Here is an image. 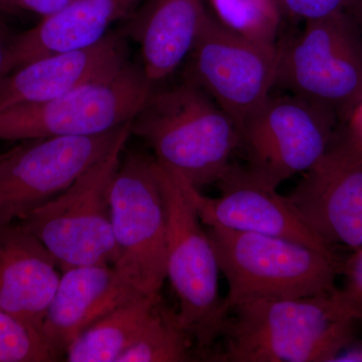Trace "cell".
Instances as JSON below:
<instances>
[{"label":"cell","instance_id":"11","mask_svg":"<svg viewBox=\"0 0 362 362\" xmlns=\"http://www.w3.org/2000/svg\"><path fill=\"white\" fill-rule=\"evenodd\" d=\"M131 122L102 134L45 138L18 145L0 169V226L23 220L63 194L132 135Z\"/></svg>","mask_w":362,"mask_h":362},{"label":"cell","instance_id":"10","mask_svg":"<svg viewBox=\"0 0 362 362\" xmlns=\"http://www.w3.org/2000/svg\"><path fill=\"white\" fill-rule=\"evenodd\" d=\"M187 59L185 80L204 90L239 129L276 87L279 44L246 39L209 9Z\"/></svg>","mask_w":362,"mask_h":362},{"label":"cell","instance_id":"23","mask_svg":"<svg viewBox=\"0 0 362 362\" xmlns=\"http://www.w3.org/2000/svg\"><path fill=\"white\" fill-rule=\"evenodd\" d=\"M343 283L332 294L338 308L349 319L362 322V247L342 262Z\"/></svg>","mask_w":362,"mask_h":362},{"label":"cell","instance_id":"8","mask_svg":"<svg viewBox=\"0 0 362 362\" xmlns=\"http://www.w3.org/2000/svg\"><path fill=\"white\" fill-rule=\"evenodd\" d=\"M129 138L18 223L45 245L62 270L115 262L110 187Z\"/></svg>","mask_w":362,"mask_h":362},{"label":"cell","instance_id":"28","mask_svg":"<svg viewBox=\"0 0 362 362\" xmlns=\"http://www.w3.org/2000/svg\"><path fill=\"white\" fill-rule=\"evenodd\" d=\"M16 147H14V148L8 150V151L4 152V153L0 154V169L4 168V165H6V162L9 160V159L11 158V156H13L14 152L16 151Z\"/></svg>","mask_w":362,"mask_h":362},{"label":"cell","instance_id":"27","mask_svg":"<svg viewBox=\"0 0 362 362\" xmlns=\"http://www.w3.org/2000/svg\"><path fill=\"white\" fill-rule=\"evenodd\" d=\"M347 13L350 14L362 33V0H350Z\"/></svg>","mask_w":362,"mask_h":362},{"label":"cell","instance_id":"9","mask_svg":"<svg viewBox=\"0 0 362 362\" xmlns=\"http://www.w3.org/2000/svg\"><path fill=\"white\" fill-rule=\"evenodd\" d=\"M342 124L334 112L306 98L271 95L240 125L247 168L278 187L310 169L329 148Z\"/></svg>","mask_w":362,"mask_h":362},{"label":"cell","instance_id":"4","mask_svg":"<svg viewBox=\"0 0 362 362\" xmlns=\"http://www.w3.org/2000/svg\"><path fill=\"white\" fill-rule=\"evenodd\" d=\"M157 166L166 211V279L177 296L178 320L197 347L206 349L221 338L226 319L220 265L180 181L158 162Z\"/></svg>","mask_w":362,"mask_h":362},{"label":"cell","instance_id":"15","mask_svg":"<svg viewBox=\"0 0 362 362\" xmlns=\"http://www.w3.org/2000/svg\"><path fill=\"white\" fill-rule=\"evenodd\" d=\"M136 298L119 280L111 264L73 267L59 279L40 335L61 358L90 324Z\"/></svg>","mask_w":362,"mask_h":362},{"label":"cell","instance_id":"30","mask_svg":"<svg viewBox=\"0 0 362 362\" xmlns=\"http://www.w3.org/2000/svg\"><path fill=\"white\" fill-rule=\"evenodd\" d=\"M0 9H1V8H0Z\"/></svg>","mask_w":362,"mask_h":362},{"label":"cell","instance_id":"22","mask_svg":"<svg viewBox=\"0 0 362 362\" xmlns=\"http://www.w3.org/2000/svg\"><path fill=\"white\" fill-rule=\"evenodd\" d=\"M57 361L37 330L0 309V362Z\"/></svg>","mask_w":362,"mask_h":362},{"label":"cell","instance_id":"16","mask_svg":"<svg viewBox=\"0 0 362 362\" xmlns=\"http://www.w3.org/2000/svg\"><path fill=\"white\" fill-rule=\"evenodd\" d=\"M57 267L49 250L20 223L0 226V309L40 334L61 279Z\"/></svg>","mask_w":362,"mask_h":362},{"label":"cell","instance_id":"20","mask_svg":"<svg viewBox=\"0 0 362 362\" xmlns=\"http://www.w3.org/2000/svg\"><path fill=\"white\" fill-rule=\"evenodd\" d=\"M192 337L177 313L159 300L142 332L118 362H183L192 361Z\"/></svg>","mask_w":362,"mask_h":362},{"label":"cell","instance_id":"18","mask_svg":"<svg viewBox=\"0 0 362 362\" xmlns=\"http://www.w3.org/2000/svg\"><path fill=\"white\" fill-rule=\"evenodd\" d=\"M206 11V0H147L136 13L129 33L152 84L173 75L188 58Z\"/></svg>","mask_w":362,"mask_h":362},{"label":"cell","instance_id":"24","mask_svg":"<svg viewBox=\"0 0 362 362\" xmlns=\"http://www.w3.org/2000/svg\"><path fill=\"white\" fill-rule=\"evenodd\" d=\"M277 4L283 18L306 23L346 11L350 0H277Z\"/></svg>","mask_w":362,"mask_h":362},{"label":"cell","instance_id":"19","mask_svg":"<svg viewBox=\"0 0 362 362\" xmlns=\"http://www.w3.org/2000/svg\"><path fill=\"white\" fill-rule=\"evenodd\" d=\"M160 293L126 302L90 324L66 350L69 362H118L136 342Z\"/></svg>","mask_w":362,"mask_h":362},{"label":"cell","instance_id":"3","mask_svg":"<svg viewBox=\"0 0 362 362\" xmlns=\"http://www.w3.org/2000/svg\"><path fill=\"white\" fill-rule=\"evenodd\" d=\"M228 282L223 298L232 305L249 299H292L330 295L337 290L342 259L295 240L207 228Z\"/></svg>","mask_w":362,"mask_h":362},{"label":"cell","instance_id":"1","mask_svg":"<svg viewBox=\"0 0 362 362\" xmlns=\"http://www.w3.org/2000/svg\"><path fill=\"white\" fill-rule=\"evenodd\" d=\"M332 294L232 305L221 333L223 350L213 361L333 362L356 341L358 322L340 311Z\"/></svg>","mask_w":362,"mask_h":362},{"label":"cell","instance_id":"29","mask_svg":"<svg viewBox=\"0 0 362 362\" xmlns=\"http://www.w3.org/2000/svg\"><path fill=\"white\" fill-rule=\"evenodd\" d=\"M276 1H277V0H276Z\"/></svg>","mask_w":362,"mask_h":362},{"label":"cell","instance_id":"5","mask_svg":"<svg viewBox=\"0 0 362 362\" xmlns=\"http://www.w3.org/2000/svg\"><path fill=\"white\" fill-rule=\"evenodd\" d=\"M119 280L135 296L160 293L166 280V211L154 157L122 156L110 187Z\"/></svg>","mask_w":362,"mask_h":362},{"label":"cell","instance_id":"12","mask_svg":"<svg viewBox=\"0 0 362 362\" xmlns=\"http://www.w3.org/2000/svg\"><path fill=\"white\" fill-rule=\"evenodd\" d=\"M286 197L332 249L361 247L362 133L342 124L327 151Z\"/></svg>","mask_w":362,"mask_h":362},{"label":"cell","instance_id":"21","mask_svg":"<svg viewBox=\"0 0 362 362\" xmlns=\"http://www.w3.org/2000/svg\"><path fill=\"white\" fill-rule=\"evenodd\" d=\"M214 16L232 32L261 44L277 45L283 16L276 0H206Z\"/></svg>","mask_w":362,"mask_h":362},{"label":"cell","instance_id":"2","mask_svg":"<svg viewBox=\"0 0 362 362\" xmlns=\"http://www.w3.org/2000/svg\"><path fill=\"white\" fill-rule=\"evenodd\" d=\"M162 168L201 190L218 185L240 147L235 121L204 90L185 80L153 90L131 122Z\"/></svg>","mask_w":362,"mask_h":362},{"label":"cell","instance_id":"6","mask_svg":"<svg viewBox=\"0 0 362 362\" xmlns=\"http://www.w3.org/2000/svg\"><path fill=\"white\" fill-rule=\"evenodd\" d=\"M276 87L349 122L362 104V33L347 11L306 21L297 35L279 44Z\"/></svg>","mask_w":362,"mask_h":362},{"label":"cell","instance_id":"13","mask_svg":"<svg viewBox=\"0 0 362 362\" xmlns=\"http://www.w3.org/2000/svg\"><path fill=\"white\" fill-rule=\"evenodd\" d=\"M175 175L207 228L282 238L337 255L312 232L287 197L278 194L277 187L249 168L232 164L218 182V197H204L201 190Z\"/></svg>","mask_w":362,"mask_h":362},{"label":"cell","instance_id":"26","mask_svg":"<svg viewBox=\"0 0 362 362\" xmlns=\"http://www.w3.org/2000/svg\"><path fill=\"white\" fill-rule=\"evenodd\" d=\"M13 37V35H9V33L7 32L6 26L0 23V78L4 77L7 52H8L9 45H11Z\"/></svg>","mask_w":362,"mask_h":362},{"label":"cell","instance_id":"25","mask_svg":"<svg viewBox=\"0 0 362 362\" xmlns=\"http://www.w3.org/2000/svg\"><path fill=\"white\" fill-rule=\"evenodd\" d=\"M74 1L75 0H0V8L23 9L44 18L59 13Z\"/></svg>","mask_w":362,"mask_h":362},{"label":"cell","instance_id":"7","mask_svg":"<svg viewBox=\"0 0 362 362\" xmlns=\"http://www.w3.org/2000/svg\"><path fill=\"white\" fill-rule=\"evenodd\" d=\"M153 90L141 64L128 61L113 73L56 99L0 111V139L102 134L131 122Z\"/></svg>","mask_w":362,"mask_h":362},{"label":"cell","instance_id":"14","mask_svg":"<svg viewBox=\"0 0 362 362\" xmlns=\"http://www.w3.org/2000/svg\"><path fill=\"white\" fill-rule=\"evenodd\" d=\"M127 62V42L116 33H109L92 47L35 59L0 78V111L56 99Z\"/></svg>","mask_w":362,"mask_h":362},{"label":"cell","instance_id":"17","mask_svg":"<svg viewBox=\"0 0 362 362\" xmlns=\"http://www.w3.org/2000/svg\"><path fill=\"white\" fill-rule=\"evenodd\" d=\"M139 0H75L59 13L13 37L4 76L35 59L98 44L109 28L134 11Z\"/></svg>","mask_w":362,"mask_h":362}]
</instances>
